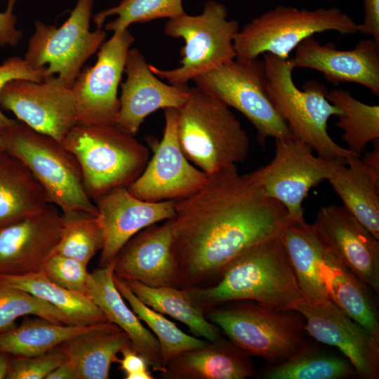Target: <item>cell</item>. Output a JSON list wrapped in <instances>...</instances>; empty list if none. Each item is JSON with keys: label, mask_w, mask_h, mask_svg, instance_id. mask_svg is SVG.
I'll return each instance as SVG.
<instances>
[{"label": "cell", "mask_w": 379, "mask_h": 379, "mask_svg": "<svg viewBox=\"0 0 379 379\" xmlns=\"http://www.w3.org/2000/svg\"><path fill=\"white\" fill-rule=\"evenodd\" d=\"M326 98L343 112L335 125L343 131L347 149L361 156L369 142L379 140V105L364 103L345 90L328 92Z\"/></svg>", "instance_id": "cell-34"}, {"label": "cell", "mask_w": 379, "mask_h": 379, "mask_svg": "<svg viewBox=\"0 0 379 379\" xmlns=\"http://www.w3.org/2000/svg\"><path fill=\"white\" fill-rule=\"evenodd\" d=\"M27 315L59 324H77L55 306L0 281V332L13 326L18 318Z\"/></svg>", "instance_id": "cell-38"}, {"label": "cell", "mask_w": 379, "mask_h": 379, "mask_svg": "<svg viewBox=\"0 0 379 379\" xmlns=\"http://www.w3.org/2000/svg\"><path fill=\"white\" fill-rule=\"evenodd\" d=\"M184 13L182 0H121L117 6L95 14L93 22L97 28H102L107 18L116 15L117 18L105 26V30L115 32L127 29L133 23L171 19Z\"/></svg>", "instance_id": "cell-37"}, {"label": "cell", "mask_w": 379, "mask_h": 379, "mask_svg": "<svg viewBox=\"0 0 379 379\" xmlns=\"http://www.w3.org/2000/svg\"><path fill=\"white\" fill-rule=\"evenodd\" d=\"M16 1L8 0L6 11L0 13V47L16 46L22 38V32L15 27L17 18L13 9Z\"/></svg>", "instance_id": "cell-42"}, {"label": "cell", "mask_w": 379, "mask_h": 379, "mask_svg": "<svg viewBox=\"0 0 379 379\" xmlns=\"http://www.w3.org/2000/svg\"><path fill=\"white\" fill-rule=\"evenodd\" d=\"M204 313L244 352L272 365L286 360L308 342L305 319L296 310H275L252 300H237Z\"/></svg>", "instance_id": "cell-6"}, {"label": "cell", "mask_w": 379, "mask_h": 379, "mask_svg": "<svg viewBox=\"0 0 379 379\" xmlns=\"http://www.w3.org/2000/svg\"><path fill=\"white\" fill-rule=\"evenodd\" d=\"M10 356V354L0 351V379L6 378Z\"/></svg>", "instance_id": "cell-47"}, {"label": "cell", "mask_w": 379, "mask_h": 379, "mask_svg": "<svg viewBox=\"0 0 379 379\" xmlns=\"http://www.w3.org/2000/svg\"><path fill=\"white\" fill-rule=\"evenodd\" d=\"M183 289L204 312L237 300L295 310L305 300L279 233L237 256L214 284Z\"/></svg>", "instance_id": "cell-2"}, {"label": "cell", "mask_w": 379, "mask_h": 379, "mask_svg": "<svg viewBox=\"0 0 379 379\" xmlns=\"http://www.w3.org/2000/svg\"><path fill=\"white\" fill-rule=\"evenodd\" d=\"M61 213L53 204L0 229V274L20 276L41 270L60 238Z\"/></svg>", "instance_id": "cell-21"}, {"label": "cell", "mask_w": 379, "mask_h": 379, "mask_svg": "<svg viewBox=\"0 0 379 379\" xmlns=\"http://www.w3.org/2000/svg\"><path fill=\"white\" fill-rule=\"evenodd\" d=\"M103 236L98 215L79 212H61L59 241L53 253L88 265L100 251Z\"/></svg>", "instance_id": "cell-36"}, {"label": "cell", "mask_w": 379, "mask_h": 379, "mask_svg": "<svg viewBox=\"0 0 379 379\" xmlns=\"http://www.w3.org/2000/svg\"><path fill=\"white\" fill-rule=\"evenodd\" d=\"M134 41L128 29L113 32L99 48L95 63L82 68L71 87L77 124L115 125L118 88Z\"/></svg>", "instance_id": "cell-14"}, {"label": "cell", "mask_w": 379, "mask_h": 379, "mask_svg": "<svg viewBox=\"0 0 379 379\" xmlns=\"http://www.w3.org/2000/svg\"><path fill=\"white\" fill-rule=\"evenodd\" d=\"M295 310L302 314L305 330L316 340L335 347L352 364L357 376L379 377V339L343 312L331 300H304Z\"/></svg>", "instance_id": "cell-16"}, {"label": "cell", "mask_w": 379, "mask_h": 379, "mask_svg": "<svg viewBox=\"0 0 379 379\" xmlns=\"http://www.w3.org/2000/svg\"><path fill=\"white\" fill-rule=\"evenodd\" d=\"M62 143L77 159L92 201L114 188L128 187L149 159L148 147L114 124H77Z\"/></svg>", "instance_id": "cell-5"}, {"label": "cell", "mask_w": 379, "mask_h": 379, "mask_svg": "<svg viewBox=\"0 0 379 379\" xmlns=\"http://www.w3.org/2000/svg\"><path fill=\"white\" fill-rule=\"evenodd\" d=\"M65 360V354L58 347L36 356L11 355L6 379H46Z\"/></svg>", "instance_id": "cell-40"}, {"label": "cell", "mask_w": 379, "mask_h": 379, "mask_svg": "<svg viewBox=\"0 0 379 379\" xmlns=\"http://www.w3.org/2000/svg\"><path fill=\"white\" fill-rule=\"evenodd\" d=\"M195 86L241 112L265 146L269 138L295 136L270 100L263 60L235 58L192 80Z\"/></svg>", "instance_id": "cell-10"}, {"label": "cell", "mask_w": 379, "mask_h": 379, "mask_svg": "<svg viewBox=\"0 0 379 379\" xmlns=\"http://www.w3.org/2000/svg\"><path fill=\"white\" fill-rule=\"evenodd\" d=\"M130 346L127 333L106 321L58 347L65 354L77 379H107L112 364L119 359L117 354Z\"/></svg>", "instance_id": "cell-25"}, {"label": "cell", "mask_w": 379, "mask_h": 379, "mask_svg": "<svg viewBox=\"0 0 379 379\" xmlns=\"http://www.w3.org/2000/svg\"><path fill=\"white\" fill-rule=\"evenodd\" d=\"M173 252L181 288L205 286L250 247L277 234L291 220L231 165L211 175L194 194L175 200Z\"/></svg>", "instance_id": "cell-1"}, {"label": "cell", "mask_w": 379, "mask_h": 379, "mask_svg": "<svg viewBox=\"0 0 379 379\" xmlns=\"http://www.w3.org/2000/svg\"><path fill=\"white\" fill-rule=\"evenodd\" d=\"M0 281L55 306L77 324H94L107 321L101 310L88 296L56 284L41 271L20 276L0 274Z\"/></svg>", "instance_id": "cell-32"}, {"label": "cell", "mask_w": 379, "mask_h": 379, "mask_svg": "<svg viewBox=\"0 0 379 379\" xmlns=\"http://www.w3.org/2000/svg\"><path fill=\"white\" fill-rule=\"evenodd\" d=\"M172 220L148 226L131 237L113 260L114 275L151 287L181 288L173 252Z\"/></svg>", "instance_id": "cell-20"}, {"label": "cell", "mask_w": 379, "mask_h": 379, "mask_svg": "<svg viewBox=\"0 0 379 379\" xmlns=\"http://www.w3.org/2000/svg\"><path fill=\"white\" fill-rule=\"evenodd\" d=\"M312 225L321 244L378 295L379 239L344 206L321 208Z\"/></svg>", "instance_id": "cell-17"}, {"label": "cell", "mask_w": 379, "mask_h": 379, "mask_svg": "<svg viewBox=\"0 0 379 379\" xmlns=\"http://www.w3.org/2000/svg\"><path fill=\"white\" fill-rule=\"evenodd\" d=\"M313 149L295 136L275 139V154L267 165L246 178L265 196L284 205L291 221L304 220L302 203L311 188L328 180L343 161L314 156Z\"/></svg>", "instance_id": "cell-12"}, {"label": "cell", "mask_w": 379, "mask_h": 379, "mask_svg": "<svg viewBox=\"0 0 379 379\" xmlns=\"http://www.w3.org/2000/svg\"><path fill=\"white\" fill-rule=\"evenodd\" d=\"M88 265L72 258L53 253L41 272L56 284L87 296Z\"/></svg>", "instance_id": "cell-39"}, {"label": "cell", "mask_w": 379, "mask_h": 379, "mask_svg": "<svg viewBox=\"0 0 379 379\" xmlns=\"http://www.w3.org/2000/svg\"><path fill=\"white\" fill-rule=\"evenodd\" d=\"M3 149H6V145L3 138L0 135V151Z\"/></svg>", "instance_id": "cell-49"}, {"label": "cell", "mask_w": 379, "mask_h": 379, "mask_svg": "<svg viewBox=\"0 0 379 379\" xmlns=\"http://www.w3.org/2000/svg\"><path fill=\"white\" fill-rule=\"evenodd\" d=\"M323 247L321 272L329 300L379 339V315L373 291Z\"/></svg>", "instance_id": "cell-26"}, {"label": "cell", "mask_w": 379, "mask_h": 379, "mask_svg": "<svg viewBox=\"0 0 379 379\" xmlns=\"http://www.w3.org/2000/svg\"><path fill=\"white\" fill-rule=\"evenodd\" d=\"M93 0H77L67 20L59 27L41 21L28 41L24 58L34 69L46 68L44 80L71 88L86 60L99 49L107 31H90Z\"/></svg>", "instance_id": "cell-11"}, {"label": "cell", "mask_w": 379, "mask_h": 379, "mask_svg": "<svg viewBox=\"0 0 379 379\" xmlns=\"http://www.w3.org/2000/svg\"><path fill=\"white\" fill-rule=\"evenodd\" d=\"M343 206L379 239V173L351 156L328 179Z\"/></svg>", "instance_id": "cell-27"}, {"label": "cell", "mask_w": 379, "mask_h": 379, "mask_svg": "<svg viewBox=\"0 0 379 379\" xmlns=\"http://www.w3.org/2000/svg\"><path fill=\"white\" fill-rule=\"evenodd\" d=\"M122 358L119 359L120 368L125 373V376L148 370L145 359L138 354L132 347H127L121 352Z\"/></svg>", "instance_id": "cell-44"}, {"label": "cell", "mask_w": 379, "mask_h": 379, "mask_svg": "<svg viewBox=\"0 0 379 379\" xmlns=\"http://www.w3.org/2000/svg\"><path fill=\"white\" fill-rule=\"evenodd\" d=\"M177 134L185 157L208 176L248 155L249 138L235 114L196 86L178 109Z\"/></svg>", "instance_id": "cell-3"}, {"label": "cell", "mask_w": 379, "mask_h": 379, "mask_svg": "<svg viewBox=\"0 0 379 379\" xmlns=\"http://www.w3.org/2000/svg\"><path fill=\"white\" fill-rule=\"evenodd\" d=\"M100 324H59L39 317L26 319L20 325L0 332V351L13 356L39 355Z\"/></svg>", "instance_id": "cell-30"}, {"label": "cell", "mask_w": 379, "mask_h": 379, "mask_svg": "<svg viewBox=\"0 0 379 379\" xmlns=\"http://www.w3.org/2000/svg\"><path fill=\"white\" fill-rule=\"evenodd\" d=\"M126 379H154V377L152 375L149 370L134 373L126 375Z\"/></svg>", "instance_id": "cell-48"}, {"label": "cell", "mask_w": 379, "mask_h": 379, "mask_svg": "<svg viewBox=\"0 0 379 379\" xmlns=\"http://www.w3.org/2000/svg\"><path fill=\"white\" fill-rule=\"evenodd\" d=\"M372 143L373 149L371 152H366L361 159L371 169L379 173V140H376Z\"/></svg>", "instance_id": "cell-46"}, {"label": "cell", "mask_w": 379, "mask_h": 379, "mask_svg": "<svg viewBox=\"0 0 379 379\" xmlns=\"http://www.w3.org/2000/svg\"><path fill=\"white\" fill-rule=\"evenodd\" d=\"M114 281L132 310L140 321L148 326L158 340L164 366L180 353L201 347L208 342L184 333L162 314L145 305L131 291L125 281L114 274Z\"/></svg>", "instance_id": "cell-35"}, {"label": "cell", "mask_w": 379, "mask_h": 379, "mask_svg": "<svg viewBox=\"0 0 379 379\" xmlns=\"http://www.w3.org/2000/svg\"><path fill=\"white\" fill-rule=\"evenodd\" d=\"M263 56L269 98L293 134L321 157L346 163L350 157L359 156L336 144L328 133V119L343 112L327 100L326 86L309 81L300 90L293 80L294 67L289 58L268 53Z\"/></svg>", "instance_id": "cell-4"}, {"label": "cell", "mask_w": 379, "mask_h": 379, "mask_svg": "<svg viewBox=\"0 0 379 379\" xmlns=\"http://www.w3.org/2000/svg\"><path fill=\"white\" fill-rule=\"evenodd\" d=\"M239 30L237 21L227 20L226 7L209 0L200 15L185 13L168 19L165 25L166 35L185 41L180 65L173 69H161L149 65V69L171 85L187 87L190 80L237 58L233 43Z\"/></svg>", "instance_id": "cell-8"}, {"label": "cell", "mask_w": 379, "mask_h": 379, "mask_svg": "<svg viewBox=\"0 0 379 379\" xmlns=\"http://www.w3.org/2000/svg\"><path fill=\"white\" fill-rule=\"evenodd\" d=\"M357 27L349 14L338 8L307 10L279 5L245 25L233 44L239 59H255L266 53L288 59L304 39L316 33L352 34Z\"/></svg>", "instance_id": "cell-9"}, {"label": "cell", "mask_w": 379, "mask_h": 379, "mask_svg": "<svg viewBox=\"0 0 379 379\" xmlns=\"http://www.w3.org/2000/svg\"><path fill=\"white\" fill-rule=\"evenodd\" d=\"M345 357L311 345L307 342L286 360L270 366L262 374L265 379H345L356 376Z\"/></svg>", "instance_id": "cell-33"}, {"label": "cell", "mask_w": 379, "mask_h": 379, "mask_svg": "<svg viewBox=\"0 0 379 379\" xmlns=\"http://www.w3.org/2000/svg\"><path fill=\"white\" fill-rule=\"evenodd\" d=\"M46 76V68L34 69L24 58L13 56L5 60L0 65V94L9 81L15 79H27L43 81ZM6 117L0 107V135L14 122Z\"/></svg>", "instance_id": "cell-41"}, {"label": "cell", "mask_w": 379, "mask_h": 379, "mask_svg": "<svg viewBox=\"0 0 379 379\" xmlns=\"http://www.w3.org/2000/svg\"><path fill=\"white\" fill-rule=\"evenodd\" d=\"M97 207L103 244L99 267L108 265L123 246L144 228L175 216V200L148 201L118 187L93 200Z\"/></svg>", "instance_id": "cell-18"}, {"label": "cell", "mask_w": 379, "mask_h": 379, "mask_svg": "<svg viewBox=\"0 0 379 379\" xmlns=\"http://www.w3.org/2000/svg\"><path fill=\"white\" fill-rule=\"evenodd\" d=\"M251 357L221 337L180 353L159 375L162 379H244L256 373Z\"/></svg>", "instance_id": "cell-24"}, {"label": "cell", "mask_w": 379, "mask_h": 379, "mask_svg": "<svg viewBox=\"0 0 379 379\" xmlns=\"http://www.w3.org/2000/svg\"><path fill=\"white\" fill-rule=\"evenodd\" d=\"M46 379H77L74 370L65 360L62 364L52 371Z\"/></svg>", "instance_id": "cell-45"}, {"label": "cell", "mask_w": 379, "mask_h": 379, "mask_svg": "<svg viewBox=\"0 0 379 379\" xmlns=\"http://www.w3.org/2000/svg\"><path fill=\"white\" fill-rule=\"evenodd\" d=\"M1 135L6 150L28 167L51 204L63 213L98 215L96 206L85 191L80 166L62 142L17 119Z\"/></svg>", "instance_id": "cell-7"}, {"label": "cell", "mask_w": 379, "mask_h": 379, "mask_svg": "<svg viewBox=\"0 0 379 379\" xmlns=\"http://www.w3.org/2000/svg\"><path fill=\"white\" fill-rule=\"evenodd\" d=\"M0 107L13 112L33 130L60 142L77 124L72 88L52 79L9 81L1 92Z\"/></svg>", "instance_id": "cell-15"}, {"label": "cell", "mask_w": 379, "mask_h": 379, "mask_svg": "<svg viewBox=\"0 0 379 379\" xmlns=\"http://www.w3.org/2000/svg\"><path fill=\"white\" fill-rule=\"evenodd\" d=\"M46 193L28 167L6 149L0 151V229L42 211Z\"/></svg>", "instance_id": "cell-28"}, {"label": "cell", "mask_w": 379, "mask_h": 379, "mask_svg": "<svg viewBox=\"0 0 379 379\" xmlns=\"http://www.w3.org/2000/svg\"><path fill=\"white\" fill-rule=\"evenodd\" d=\"M290 60L294 68L320 72L335 85L357 83L379 95V44L372 38L359 41L351 50L341 51L332 44L321 45L310 36L296 47Z\"/></svg>", "instance_id": "cell-22"}, {"label": "cell", "mask_w": 379, "mask_h": 379, "mask_svg": "<svg viewBox=\"0 0 379 379\" xmlns=\"http://www.w3.org/2000/svg\"><path fill=\"white\" fill-rule=\"evenodd\" d=\"M121 84L119 109L115 125L123 132L135 136L150 114L163 109H180L189 96V86L179 87L160 80L138 48L128 51Z\"/></svg>", "instance_id": "cell-19"}, {"label": "cell", "mask_w": 379, "mask_h": 379, "mask_svg": "<svg viewBox=\"0 0 379 379\" xmlns=\"http://www.w3.org/2000/svg\"><path fill=\"white\" fill-rule=\"evenodd\" d=\"M364 8L363 22L358 24L357 32L371 36L379 44V0H362Z\"/></svg>", "instance_id": "cell-43"}, {"label": "cell", "mask_w": 379, "mask_h": 379, "mask_svg": "<svg viewBox=\"0 0 379 379\" xmlns=\"http://www.w3.org/2000/svg\"><path fill=\"white\" fill-rule=\"evenodd\" d=\"M305 301L321 303L329 300L321 272L324 247L313 225L291 221L279 232Z\"/></svg>", "instance_id": "cell-29"}, {"label": "cell", "mask_w": 379, "mask_h": 379, "mask_svg": "<svg viewBox=\"0 0 379 379\" xmlns=\"http://www.w3.org/2000/svg\"><path fill=\"white\" fill-rule=\"evenodd\" d=\"M114 267L112 261L89 273L86 295L101 310L108 321L127 333L132 348L145 359L148 366L153 371L160 372L164 363L159 341L126 305L114 281Z\"/></svg>", "instance_id": "cell-23"}, {"label": "cell", "mask_w": 379, "mask_h": 379, "mask_svg": "<svg viewBox=\"0 0 379 379\" xmlns=\"http://www.w3.org/2000/svg\"><path fill=\"white\" fill-rule=\"evenodd\" d=\"M145 305L186 325L195 337L212 342L220 338V328L194 305L183 288L151 287L136 281H124Z\"/></svg>", "instance_id": "cell-31"}, {"label": "cell", "mask_w": 379, "mask_h": 379, "mask_svg": "<svg viewBox=\"0 0 379 379\" xmlns=\"http://www.w3.org/2000/svg\"><path fill=\"white\" fill-rule=\"evenodd\" d=\"M178 109H164L162 138H147L153 155L142 173L127 189L135 197L148 201L179 200L201 189L208 175L194 167L184 154L177 134Z\"/></svg>", "instance_id": "cell-13"}]
</instances>
